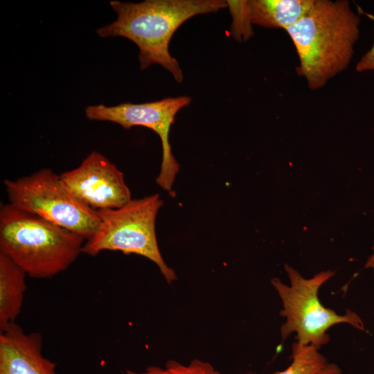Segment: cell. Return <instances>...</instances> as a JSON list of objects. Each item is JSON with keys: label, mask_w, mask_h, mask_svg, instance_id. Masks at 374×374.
Masks as SVG:
<instances>
[{"label": "cell", "mask_w": 374, "mask_h": 374, "mask_svg": "<svg viewBox=\"0 0 374 374\" xmlns=\"http://www.w3.org/2000/svg\"><path fill=\"white\" fill-rule=\"evenodd\" d=\"M117 13L112 23L99 28L101 37H123L139 48L141 69L153 64L163 66L178 82L183 73L177 60L169 52L170 39L177 29L188 19L217 12L228 7L224 0H146L140 3L111 1Z\"/></svg>", "instance_id": "1"}, {"label": "cell", "mask_w": 374, "mask_h": 374, "mask_svg": "<svg viewBox=\"0 0 374 374\" xmlns=\"http://www.w3.org/2000/svg\"><path fill=\"white\" fill-rule=\"evenodd\" d=\"M360 19L346 0H314L285 30L296 50L298 73L317 89L347 68L359 35Z\"/></svg>", "instance_id": "2"}, {"label": "cell", "mask_w": 374, "mask_h": 374, "mask_svg": "<svg viewBox=\"0 0 374 374\" xmlns=\"http://www.w3.org/2000/svg\"><path fill=\"white\" fill-rule=\"evenodd\" d=\"M86 239L36 215L3 204L0 209V253L30 277L52 278L76 260Z\"/></svg>", "instance_id": "3"}, {"label": "cell", "mask_w": 374, "mask_h": 374, "mask_svg": "<svg viewBox=\"0 0 374 374\" xmlns=\"http://www.w3.org/2000/svg\"><path fill=\"white\" fill-rule=\"evenodd\" d=\"M163 204L160 195L155 193L132 199L118 208L97 211L99 225L85 241L82 253L96 256L109 250L144 256L157 265L171 284L177 276L161 254L155 232L156 217Z\"/></svg>", "instance_id": "4"}, {"label": "cell", "mask_w": 374, "mask_h": 374, "mask_svg": "<svg viewBox=\"0 0 374 374\" xmlns=\"http://www.w3.org/2000/svg\"><path fill=\"white\" fill-rule=\"evenodd\" d=\"M285 269L290 278V286L278 278L271 280L283 303L280 316L286 318L280 328L283 340L296 332V342L319 350L330 341L327 331L335 324L348 323L357 330H365L362 320L355 312L347 310L345 314H338L320 302L318 291L333 276L334 271H321L310 278H305L288 265H285Z\"/></svg>", "instance_id": "5"}, {"label": "cell", "mask_w": 374, "mask_h": 374, "mask_svg": "<svg viewBox=\"0 0 374 374\" xmlns=\"http://www.w3.org/2000/svg\"><path fill=\"white\" fill-rule=\"evenodd\" d=\"M3 183L12 206L78 233L86 240L99 225L97 211L74 197L51 169Z\"/></svg>", "instance_id": "6"}, {"label": "cell", "mask_w": 374, "mask_h": 374, "mask_svg": "<svg viewBox=\"0 0 374 374\" xmlns=\"http://www.w3.org/2000/svg\"><path fill=\"white\" fill-rule=\"evenodd\" d=\"M190 102L191 98L184 96L141 104L124 103L115 106L100 104L87 106L85 115L89 120L110 121L125 129L144 126L155 132L162 145V161L157 184L163 190L170 192L179 164L172 154L169 133L177 113Z\"/></svg>", "instance_id": "7"}, {"label": "cell", "mask_w": 374, "mask_h": 374, "mask_svg": "<svg viewBox=\"0 0 374 374\" xmlns=\"http://www.w3.org/2000/svg\"><path fill=\"white\" fill-rule=\"evenodd\" d=\"M60 177L74 197L95 211L118 208L132 199L123 173L98 152Z\"/></svg>", "instance_id": "8"}, {"label": "cell", "mask_w": 374, "mask_h": 374, "mask_svg": "<svg viewBox=\"0 0 374 374\" xmlns=\"http://www.w3.org/2000/svg\"><path fill=\"white\" fill-rule=\"evenodd\" d=\"M0 374H57L42 353V337L26 333L17 323L0 332Z\"/></svg>", "instance_id": "9"}, {"label": "cell", "mask_w": 374, "mask_h": 374, "mask_svg": "<svg viewBox=\"0 0 374 374\" xmlns=\"http://www.w3.org/2000/svg\"><path fill=\"white\" fill-rule=\"evenodd\" d=\"M27 274L10 258L0 253V331L15 323L26 289Z\"/></svg>", "instance_id": "10"}, {"label": "cell", "mask_w": 374, "mask_h": 374, "mask_svg": "<svg viewBox=\"0 0 374 374\" xmlns=\"http://www.w3.org/2000/svg\"><path fill=\"white\" fill-rule=\"evenodd\" d=\"M314 0L248 1L252 24L285 30L296 23Z\"/></svg>", "instance_id": "11"}, {"label": "cell", "mask_w": 374, "mask_h": 374, "mask_svg": "<svg viewBox=\"0 0 374 374\" xmlns=\"http://www.w3.org/2000/svg\"><path fill=\"white\" fill-rule=\"evenodd\" d=\"M292 358L288 368L273 374H322L329 364L317 348L301 345L296 341L292 345Z\"/></svg>", "instance_id": "12"}, {"label": "cell", "mask_w": 374, "mask_h": 374, "mask_svg": "<svg viewBox=\"0 0 374 374\" xmlns=\"http://www.w3.org/2000/svg\"><path fill=\"white\" fill-rule=\"evenodd\" d=\"M127 374H223L216 370L209 362L198 359L184 364L174 359H169L164 367L148 366L141 372L126 370Z\"/></svg>", "instance_id": "13"}, {"label": "cell", "mask_w": 374, "mask_h": 374, "mask_svg": "<svg viewBox=\"0 0 374 374\" xmlns=\"http://www.w3.org/2000/svg\"><path fill=\"white\" fill-rule=\"evenodd\" d=\"M233 17L231 26L233 37L239 41L247 40L253 33L248 1H226Z\"/></svg>", "instance_id": "14"}, {"label": "cell", "mask_w": 374, "mask_h": 374, "mask_svg": "<svg viewBox=\"0 0 374 374\" xmlns=\"http://www.w3.org/2000/svg\"><path fill=\"white\" fill-rule=\"evenodd\" d=\"M356 70L359 72L374 71V43L371 48L358 62Z\"/></svg>", "instance_id": "15"}, {"label": "cell", "mask_w": 374, "mask_h": 374, "mask_svg": "<svg viewBox=\"0 0 374 374\" xmlns=\"http://www.w3.org/2000/svg\"><path fill=\"white\" fill-rule=\"evenodd\" d=\"M322 374H341V370L335 364H328Z\"/></svg>", "instance_id": "16"}, {"label": "cell", "mask_w": 374, "mask_h": 374, "mask_svg": "<svg viewBox=\"0 0 374 374\" xmlns=\"http://www.w3.org/2000/svg\"><path fill=\"white\" fill-rule=\"evenodd\" d=\"M373 253L368 258L365 264V268L371 269L374 270V245L373 247Z\"/></svg>", "instance_id": "17"}]
</instances>
